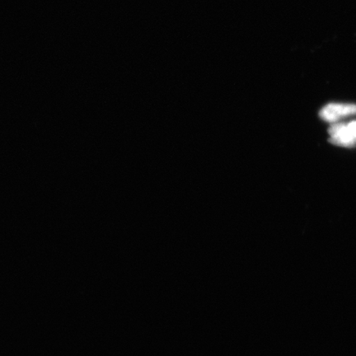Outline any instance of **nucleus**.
<instances>
[{"mask_svg": "<svg viewBox=\"0 0 356 356\" xmlns=\"http://www.w3.org/2000/svg\"><path fill=\"white\" fill-rule=\"evenodd\" d=\"M356 114V105L346 104H328L320 111V118L328 122H336L340 119Z\"/></svg>", "mask_w": 356, "mask_h": 356, "instance_id": "1", "label": "nucleus"}, {"mask_svg": "<svg viewBox=\"0 0 356 356\" xmlns=\"http://www.w3.org/2000/svg\"><path fill=\"white\" fill-rule=\"evenodd\" d=\"M351 131H353V135L356 138V122H351L348 124Z\"/></svg>", "mask_w": 356, "mask_h": 356, "instance_id": "3", "label": "nucleus"}, {"mask_svg": "<svg viewBox=\"0 0 356 356\" xmlns=\"http://www.w3.org/2000/svg\"><path fill=\"white\" fill-rule=\"evenodd\" d=\"M329 135H330V141L334 145L350 148L356 144V138L349 126H346L345 124H333L329 129Z\"/></svg>", "mask_w": 356, "mask_h": 356, "instance_id": "2", "label": "nucleus"}]
</instances>
